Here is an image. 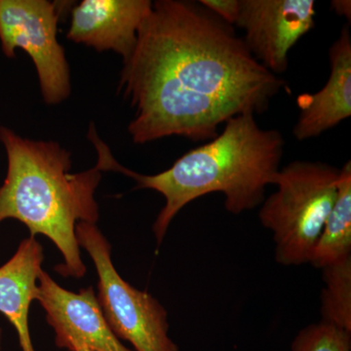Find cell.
<instances>
[{"mask_svg":"<svg viewBox=\"0 0 351 351\" xmlns=\"http://www.w3.org/2000/svg\"><path fill=\"white\" fill-rule=\"evenodd\" d=\"M91 143L101 172L121 173L136 182L135 189H152L163 195L165 205L152 226L158 245L182 208L201 196L223 193L226 209L234 215L262 204L265 189L274 184L280 170L285 147L280 132L261 128L252 113L228 120L216 138L156 175L138 174L122 166L101 138Z\"/></svg>","mask_w":351,"mask_h":351,"instance_id":"2","label":"cell"},{"mask_svg":"<svg viewBox=\"0 0 351 351\" xmlns=\"http://www.w3.org/2000/svg\"><path fill=\"white\" fill-rule=\"evenodd\" d=\"M69 351H93L88 348L86 346L82 345L80 343H75L71 346V350Z\"/></svg>","mask_w":351,"mask_h":351,"instance_id":"17","label":"cell"},{"mask_svg":"<svg viewBox=\"0 0 351 351\" xmlns=\"http://www.w3.org/2000/svg\"><path fill=\"white\" fill-rule=\"evenodd\" d=\"M199 4L226 24H237L239 17L241 0H200Z\"/></svg>","mask_w":351,"mask_h":351,"instance_id":"15","label":"cell"},{"mask_svg":"<svg viewBox=\"0 0 351 351\" xmlns=\"http://www.w3.org/2000/svg\"><path fill=\"white\" fill-rule=\"evenodd\" d=\"M75 234L78 246L93 261L97 299L117 338L130 343L135 351H180L169 336L165 307L122 278L112 263V245L97 223H78Z\"/></svg>","mask_w":351,"mask_h":351,"instance_id":"5","label":"cell"},{"mask_svg":"<svg viewBox=\"0 0 351 351\" xmlns=\"http://www.w3.org/2000/svg\"><path fill=\"white\" fill-rule=\"evenodd\" d=\"M2 341H3V330L0 327V350L2 348Z\"/></svg>","mask_w":351,"mask_h":351,"instance_id":"18","label":"cell"},{"mask_svg":"<svg viewBox=\"0 0 351 351\" xmlns=\"http://www.w3.org/2000/svg\"><path fill=\"white\" fill-rule=\"evenodd\" d=\"M331 6L334 12L345 17L350 22L351 19V2L350 0H332Z\"/></svg>","mask_w":351,"mask_h":351,"instance_id":"16","label":"cell"},{"mask_svg":"<svg viewBox=\"0 0 351 351\" xmlns=\"http://www.w3.org/2000/svg\"><path fill=\"white\" fill-rule=\"evenodd\" d=\"M290 351H351V332L320 321L298 332Z\"/></svg>","mask_w":351,"mask_h":351,"instance_id":"14","label":"cell"},{"mask_svg":"<svg viewBox=\"0 0 351 351\" xmlns=\"http://www.w3.org/2000/svg\"><path fill=\"white\" fill-rule=\"evenodd\" d=\"M330 75L315 94L300 95L293 134L298 141L319 137L351 115V36L345 25L329 49Z\"/></svg>","mask_w":351,"mask_h":351,"instance_id":"10","label":"cell"},{"mask_svg":"<svg viewBox=\"0 0 351 351\" xmlns=\"http://www.w3.org/2000/svg\"><path fill=\"white\" fill-rule=\"evenodd\" d=\"M313 0H241L237 24L252 56L274 75L285 73L288 55L315 25Z\"/></svg>","mask_w":351,"mask_h":351,"instance_id":"7","label":"cell"},{"mask_svg":"<svg viewBox=\"0 0 351 351\" xmlns=\"http://www.w3.org/2000/svg\"><path fill=\"white\" fill-rule=\"evenodd\" d=\"M44 250L34 237L23 239L12 257L0 267V313L17 332L21 350L36 351L29 326V307L36 301Z\"/></svg>","mask_w":351,"mask_h":351,"instance_id":"11","label":"cell"},{"mask_svg":"<svg viewBox=\"0 0 351 351\" xmlns=\"http://www.w3.org/2000/svg\"><path fill=\"white\" fill-rule=\"evenodd\" d=\"M152 5L151 0H83L71 10L66 38L98 52L112 51L125 61Z\"/></svg>","mask_w":351,"mask_h":351,"instance_id":"9","label":"cell"},{"mask_svg":"<svg viewBox=\"0 0 351 351\" xmlns=\"http://www.w3.org/2000/svg\"><path fill=\"white\" fill-rule=\"evenodd\" d=\"M284 89L232 25L199 2L180 0L154 2L117 86L134 110L127 132L136 145L213 140L232 117L267 112Z\"/></svg>","mask_w":351,"mask_h":351,"instance_id":"1","label":"cell"},{"mask_svg":"<svg viewBox=\"0 0 351 351\" xmlns=\"http://www.w3.org/2000/svg\"><path fill=\"white\" fill-rule=\"evenodd\" d=\"M351 257V162L341 168L338 195L314 248L311 263L322 269Z\"/></svg>","mask_w":351,"mask_h":351,"instance_id":"12","label":"cell"},{"mask_svg":"<svg viewBox=\"0 0 351 351\" xmlns=\"http://www.w3.org/2000/svg\"><path fill=\"white\" fill-rule=\"evenodd\" d=\"M59 2L48 0H0V44L9 59L22 49L31 58L38 73L44 103L58 106L71 96V69L58 24Z\"/></svg>","mask_w":351,"mask_h":351,"instance_id":"6","label":"cell"},{"mask_svg":"<svg viewBox=\"0 0 351 351\" xmlns=\"http://www.w3.org/2000/svg\"><path fill=\"white\" fill-rule=\"evenodd\" d=\"M341 168L295 160L277 173L276 193L263 200L261 223L274 233L276 262L309 263L338 195Z\"/></svg>","mask_w":351,"mask_h":351,"instance_id":"4","label":"cell"},{"mask_svg":"<svg viewBox=\"0 0 351 351\" xmlns=\"http://www.w3.org/2000/svg\"><path fill=\"white\" fill-rule=\"evenodd\" d=\"M322 271L321 321L351 332V257L323 267Z\"/></svg>","mask_w":351,"mask_h":351,"instance_id":"13","label":"cell"},{"mask_svg":"<svg viewBox=\"0 0 351 351\" xmlns=\"http://www.w3.org/2000/svg\"><path fill=\"white\" fill-rule=\"evenodd\" d=\"M7 172L0 184V226L14 219L27 226L29 237L40 234L54 243L63 262L55 271L66 278L82 279L86 267L76 239L78 223H98L96 191L101 171L95 165L71 173V154L54 141L22 137L0 127Z\"/></svg>","mask_w":351,"mask_h":351,"instance_id":"3","label":"cell"},{"mask_svg":"<svg viewBox=\"0 0 351 351\" xmlns=\"http://www.w3.org/2000/svg\"><path fill=\"white\" fill-rule=\"evenodd\" d=\"M36 302L55 332V345L63 350L80 343L93 351H133L117 338L101 313L94 288L71 292L59 285L45 270L38 277Z\"/></svg>","mask_w":351,"mask_h":351,"instance_id":"8","label":"cell"}]
</instances>
